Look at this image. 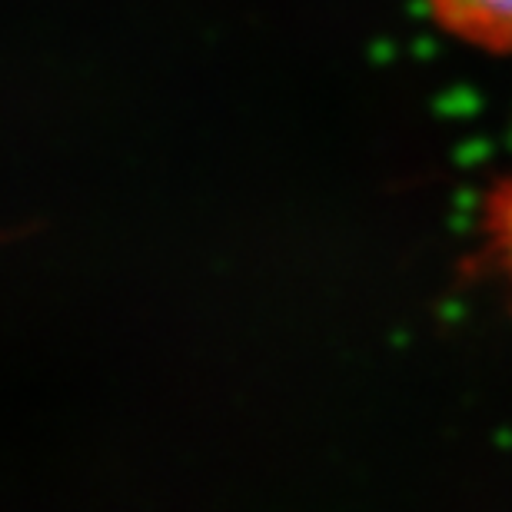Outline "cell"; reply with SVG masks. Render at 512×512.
<instances>
[{
    "label": "cell",
    "instance_id": "1",
    "mask_svg": "<svg viewBox=\"0 0 512 512\" xmlns=\"http://www.w3.org/2000/svg\"><path fill=\"white\" fill-rule=\"evenodd\" d=\"M436 27L469 47L512 54V0H426Z\"/></svg>",
    "mask_w": 512,
    "mask_h": 512
},
{
    "label": "cell",
    "instance_id": "2",
    "mask_svg": "<svg viewBox=\"0 0 512 512\" xmlns=\"http://www.w3.org/2000/svg\"><path fill=\"white\" fill-rule=\"evenodd\" d=\"M479 253L473 266L489 280L506 286L512 303V177L499 180L479 210Z\"/></svg>",
    "mask_w": 512,
    "mask_h": 512
}]
</instances>
